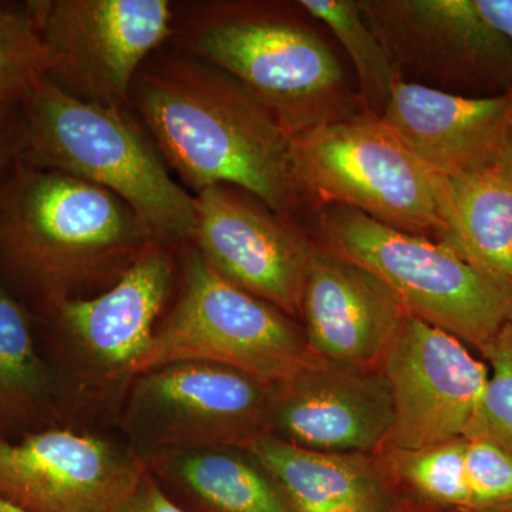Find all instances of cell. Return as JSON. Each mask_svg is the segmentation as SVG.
<instances>
[{
  "mask_svg": "<svg viewBox=\"0 0 512 512\" xmlns=\"http://www.w3.org/2000/svg\"><path fill=\"white\" fill-rule=\"evenodd\" d=\"M170 170L194 192L228 185L278 214L312 220L293 167V136L237 80L185 53L153 55L131 92Z\"/></svg>",
  "mask_w": 512,
  "mask_h": 512,
  "instance_id": "1",
  "label": "cell"
},
{
  "mask_svg": "<svg viewBox=\"0 0 512 512\" xmlns=\"http://www.w3.org/2000/svg\"><path fill=\"white\" fill-rule=\"evenodd\" d=\"M154 239L126 202L67 174L18 160L0 191V258L52 309L107 291Z\"/></svg>",
  "mask_w": 512,
  "mask_h": 512,
  "instance_id": "2",
  "label": "cell"
},
{
  "mask_svg": "<svg viewBox=\"0 0 512 512\" xmlns=\"http://www.w3.org/2000/svg\"><path fill=\"white\" fill-rule=\"evenodd\" d=\"M298 2H207L175 22L185 55L228 74L291 136L362 113L359 94Z\"/></svg>",
  "mask_w": 512,
  "mask_h": 512,
  "instance_id": "3",
  "label": "cell"
},
{
  "mask_svg": "<svg viewBox=\"0 0 512 512\" xmlns=\"http://www.w3.org/2000/svg\"><path fill=\"white\" fill-rule=\"evenodd\" d=\"M19 107L20 163L111 192L133 208L160 241H191L194 195L175 180L153 138L130 110L79 99L49 77Z\"/></svg>",
  "mask_w": 512,
  "mask_h": 512,
  "instance_id": "4",
  "label": "cell"
},
{
  "mask_svg": "<svg viewBox=\"0 0 512 512\" xmlns=\"http://www.w3.org/2000/svg\"><path fill=\"white\" fill-rule=\"evenodd\" d=\"M293 167L312 218L342 205L437 242L450 232V181L363 111L293 136Z\"/></svg>",
  "mask_w": 512,
  "mask_h": 512,
  "instance_id": "5",
  "label": "cell"
},
{
  "mask_svg": "<svg viewBox=\"0 0 512 512\" xmlns=\"http://www.w3.org/2000/svg\"><path fill=\"white\" fill-rule=\"evenodd\" d=\"M326 248L369 269L410 316L483 350L512 325V289L434 239L325 205L312 218Z\"/></svg>",
  "mask_w": 512,
  "mask_h": 512,
  "instance_id": "6",
  "label": "cell"
},
{
  "mask_svg": "<svg viewBox=\"0 0 512 512\" xmlns=\"http://www.w3.org/2000/svg\"><path fill=\"white\" fill-rule=\"evenodd\" d=\"M187 245L177 301L157 328L137 376L170 363L204 360L276 387L316 359L292 316L231 284Z\"/></svg>",
  "mask_w": 512,
  "mask_h": 512,
  "instance_id": "7",
  "label": "cell"
},
{
  "mask_svg": "<svg viewBox=\"0 0 512 512\" xmlns=\"http://www.w3.org/2000/svg\"><path fill=\"white\" fill-rule=\"evenodd\" d=\"M49 50V79L73 96L130 109L137 74L173 40L168 0H30Z\"/></svg>",
  "mask_w": 512,
  "mask_h": 512,
  "instance_id": "8",
  "label": "cell"
},
{
  "mask_svg": "<svg viewBox=\"0 0 512 512\" xmlns=\"http://www.w3.org/2000/svg\"><path fill=\"white\" fill-rule=\"evenodd\" d=\"M399 79L458 96L512 93V45L474 0H357Z\"/></svg>",
  "mask_w": 512,
  "mask_h": 512,
  "instance_id": "9",
  "label": "cell"
},
{
  "mask_svg": "<svg viewBox=\"0 0 512 512\" xmlns=\"http://www.w3.org/2000/svg\"><path fill=\"white\" fill-rule=\"evenodd\" d=\"M275 389L221 363H170L137 376L127 427L141 443L170 453L244 448L268 433Z\"/></svg>",
  "mask_w": 512,
  "mask_h": 512,
  "instance_id": "10",
  "label": "cell"
},
{
  "mask_svg": "<svg viewBox=\"0 0 512 512\" xmlns=\"http://www.w3.org/2000/svg\"><path fill=\"white\" fill-rule=\"evenodd\" d=\"M379 369L393 399L390 451L466 439L490 375L466 343L409 315Z\"/></svg>",
  "mask_w": 512,
  "mask_h": 512,
  "instance_id": "11",
  "label": "cell"
},
{
  "mask_svg": "<svg viewBox=\"0 0 512 512\" xmlns=\"http://www.w3.org/2000/svg\"><path fill=\"white\" fill-rule=\"evenodd\" d=\"M190 244L221 276L286 315H299L315 244L292 218L248 192L215 185L195 192Z\"/></svg>",
  "mask_w": 512,
  "mask_h": 512,
  "instance_id": "12",
  "label": "cell"
},
{
  "mask_svg": "<svg viewBox=\"0 0 512 512\" xmlns=\"http://www.w3.org/2000/svg\"><path fill=\"white\" fill-rule=\"evenodd\" d=\"M144 474L136 457L89 434L0 439V495L30 512H113Z\"/></svg>",
  "mask_w": 512,
  "mask_h": 512,
  "instance_id": "13",
  "label": "cell"
},
{
  "mask_svg": "<svg viewBox=\"0 0 512 512\" xmlns=\"http://www.w3.org/2000/svg\"><path fill=\"white\" fill-rule=\"evenodd\" d=\"M308 348L323 362L379 369L409 312L369 269L315 244L303 278Z\"/></svg>",
  "mask_w": 512,
  "mask_h": 512,
  "instance_id": "14",
  "label": "cell"
},
{
  "mask_svg": "<svg viewBox=\"0 0 512 512\" xmlns=\"http://www.w3.org/2000/svg\"><path fill=\"white\" fill-rule=\"evenodd\" d=\"M393 424L392 393L380 369L316 357L275 389L271 427L309 450L365 454L387 443Z\"/></svg>",
  "mask_w": 512,
  "mask_h": 512,
  "instance_id": "15",
  "label": "cell"
},
{
  "mask_svg": "<svg viewBox=\"0 0 512 512\" xmlns=\"http://www.w3.org/2000/svg\"><path fill=\"white\" fill-rule=\"evenodd\" d=\"M175 281L171 244L154 239L107 291L53 309L60 325L101 375L137 376Z\"/></svg>",
  "mask_w": 512,
  "mask_h": 512,
  "instance_id": "16",
  "label": "cell"
},
{
  "mask_svg": "<svg viewBox=\"0 0 512 512\" xmlns=\"http://www.w3.org/2000/svg\"><path fill=\"white\" fill-rule=\"evenodd\" d=\"M512 111V93L458 96L397 77L383 121L447 180L494 168Z\"/></svg>",
  "mask_w": 512,
  "mask_h": 512,
  "instance_id": "17",
  "label": "cell"
},
{
  "mask_svg": "<svg viewBox=\"0 0 512 512\" xmlns=\"http://www.w3.org/2000/svg\"><path fill=\"white\" fill-rule=\"evenodd\" d=\"M247 450L271 474L293 512H392V495L366 454L328 453L265 433Z\"/></svg>",
  "mask_w": 512,
  "mask_h": 512,
  "instance_id": "18",
  "label": "cell"
},
{
  "mask_svg": "<svg viewBox=\"0 0 512 512\" xmlns=\"http://www.w3.org/2000/svg\"><path fill=\"white\" fill-rule=\"evenodd\" d=\"M450 181L447 245L512 289V180L497 168Z\"/></svg>",
  "mask_w": 512,
  "mask_h": 512,
  "instance_id": "19",
  "label": "cell"
},
{
  "mask_svg": "<svg viewBox=\"0 0 512 512\" xmlns=\"http://www.w3.org/2000/svg\"><path fill=\"white\" fill-rule=\"evenodd\" d=\"M247 450V448H245ZM165 470L214 512H293L271 474L247 450L205 447L174 451Z\"/></svg>",
  "mask_w": 512,
  "mask_h": 512,
  "instance_id": "20",
  "label": "cell"
},
{
  "mask_svg": "<svg viewBox=\"0 0 512 512\" xmlns=\"http://www.w3.org/2000/svg\"><path fill=\"white\" fill-rule=\"evenodd\" d=\"M301 8L322 23L348 53L357 94L366 116L383 119L397 74L380 40L367 26L357 0H299Z\"/></svg>",
  "mask_w": 512,
  "mask_h": 512,
  "instance_id": "21",
  "label": "cell"
},
{
  "mask_svg": "<svg viewBox=\"0 0 512 512\" xmlns=\"http://www.w3.org/2000/svg\"><path fill=\"white\" fill-rule=\"evenodd\" d=\"M49 375L36 352L28 316L0 285V417L43 399Z\"/></svg>",
  "mask_w": 512,
  "mask_h": 512,
  "instance_id": "22",
  "label": "cell"
},
{
  "mask_svg": "<svg viewBox=\"0 0 512 512\" xmlns=\"http://www.w3.org/2000/svg\"><path fill=\"white\" fill-rule=\"evenodd\" d=\"M50 66L28 2L0 3V104L19 107L49 77Z\"/></svg>",
  "mask_w": 512,
  "mask_h": 512,
  "instance_id": "23",
  "label": "cell"
},
{
  "mask_svg": "<svg viewBox=\"0 0 512 512\" xmlns=\"http://www.w3.org/2000/svg\"><path fill=\"white\" fill-rule=\"evenodd\" d=\"M466 446L467 439H457L420 450L393 451V468L431 503L457 512H471Z\"/></svg>",
  "mask_w": 512,
  "mask_h": 512,
  "instance_id": "24",
  "label": "cell"
},
{
  "mask_svg": "<svg viewBox=\"0 0 512 512\" xmlns=\"http://www.w3.org/2000/svg\"><path fill=\"white\" fill-rule=\"evenodd\" d=\"M481 353L488 360L490 375L466 439L488 441L512 456V325Z\"/></svg>",
  "mask_w": 512,
  "mask_h": 512,
  "instance_id": "25",
  "label": "cell"
},
{
  "mask_svg": "<svg viewBox=\"0 0 512 512\" xmlns=\"http://www.w3.org/2000/svg\"><path fill=\"white\" fill-rule=\"evenodd\" d=\"M466 477L471 512L512 501V456L484 440L467 439Z\"/></svg>",
  "mask_w": 512,
  "mask_h": 512,
  "instance_id": "26",
  "label": "cell"
},
{
  "mask_svg": "<svg viewBox=\"0 0 512 512\" xmlns=\"http://www.w3.org/2000/svg\"><path fill=\"white\" fill-rule=\"evenodd\" d=\"M113 512H185L167 497L147 471L140 484Z\"/></svg>",
  "mask_w": 512,
  "mask_h": 512,
  "instance_id": "27",
  "label": "cell"
},
{
  "mask_svg": "<svg viewBox=\"0 0 512 512\" xmlns=\"http://www.w3.org/2000/svg\"><path fill=\"white\" fill-rule=\"evenodd\" d=\"M15 109L18 107L0 104V191L18 163L19 114Z\"/></svg>",
  "mask_w": 512,
  "mask_h": 512,
  "instance_id": "28",
  "label": "cell"
},
{
  "mask_svg": "<svg viewBox=\"0 0 512 512\" xmlns=\"http://www.w3.org/2000/svg\"><path fill=\"white\" fill-rule=\"evenodd\" d=\"M481 15L512 45V0H474Z\"/></svg>",
  "mask_w": 512,
  "mask_h": 512,
  "instance_id": "29",
  "label": "cell"
},
{
  "mask_svg": "<svg viewBox=\"0 0 512 512\" xmlns=\"http://www.w3.org/2000/svg\"><path fill=\"white\" fill-rule=\"evenodd\" d=\"M501 174L512 180V111L508 119L507 128H505L503 144H501L500 154H498L495 167Z\"/></svg>",
  "mask_w": 512,
  "mask_h": 512,
  "instance_id": "30",
  "label": "cell"
},
{
  "mask_svg": "<svg viewBox=\"0 0 512 512\" xmlns=\"http://www.w3.org/2000/svg\"><path fill=\"white\" fill-rule=\"evenodd\" d=\"M0 512H30L19 505L13 504L12 501L6 500L5 497L0 495Z\"/></svg>",
  "mask_w": 512,
  "mask_h": 512,
  "instance_id": "31",
  "label": "cell"
},
{
  "mask_svg": "<svg viewBox=\"0 0 512 512\" xmlns=\"http://www.w3.org/2000/svg\"><path fill=\"white\" fill-rule=\"evenodd\" d=\"M484 512H512V501H510V503L498 505V507L491 508V510Z\"/></svg>",
  "mask_w": 512,
  "mask_h": 512,
  "instance_id": "32",
  "label": "cell"
},
{
  "mask_svg": "<svg viewBox=\"0 0 512 512\" xmlns=\"http://www.w3.org/2000/svg\"><path fill=\"white\" fill-rule=\"evenodd\" d=\"M451 512H457V511H451Z\"/></svg>",
  "mask_w": 512,
  "mask_h": 512,
  "instance_id": "33",
  "label": "cell"
}]
</instances>
